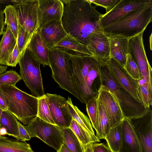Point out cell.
<instances>
[{
	"label": "cell",
	"mask_w": 152,
	"mask_h": 152,
	"mask_svg": "<svg viewBox=\"0 0 152 152\" xmlns=\"http://www.w3.org/2000/svg\"><path fill=\"white\" fill-rule=\"evenodd\" d=\"M103 14L88 0H70L64 6L62 23L68 34L87 45L92 33L103 31Z\"/></svg>",
	"instance_id": "obj_1"
},
{
	"label": "cell",
	"mask_w": 152,
	"mask_h": 152,
	"mask_svg": "<svg viewBox=\"0 0 152 152\" xmlns=\"http://www.w3.org/2000/svg\"><path fill=\"white\" fill-rule=\"evenodd\" d=\"M70 56L73 86L83 103L86 104L89 99L97 94L93 84L99 76V64L92 56Z\"/></svg>",
	"instance_id": "obj_2"
},
{
	"label": "cell",
	"mask_w": 152,
	"mask_h": 152,
	"mask_svg": "<svg viewBox=\"0 0 152 152\" xmlns=\"http://www.w3.org/2000/svg\"><path fill=\"white\" fill-rule=\"evenodd\" d=\"M106 63H98V77L101 85L106 87L116 96L124 118L134 120L145 116L151 109L145 108L121 87L110 72Z\"/></svg>",
	"instance_id": "obj_3"
},
{
	"label": "cell",
	"mask_w": 152,
	"mask_h": 152,
	"mask_svg": "<svg viewBox=\"0 0 152 152\" xmlns=\"http://www.w3.org/2000/svg\"><path fill=\"white\" fill-rule=\"evenodd\" d=\"M152 20V2L132 11L103 28L106 35L130 39L144 32Z\"/></svg>",
	"instance_id": "obj_4"
},
{
	"label": "cell",
	"mask_w": 152,
	"mask_h": 152,
	"mask_svg": "<svg viewBox=\"0 0 152 152\" xmlns=\"http://www.w3.org/2000/svg\"><path fill=\"white\" fill-rule=\"evenodd\" d=\"M7 110L24 125H28L37 113L38 98L15 86L1 85Z\"/></svg>",
	"instance_id": "obj_5"
},
{
	"label": "cell",
	"mask_w": 152,
	"mask_h": 152,
	"mask_svg": "<svg viewBox=\"0 0 152 152\" xmlns=\"http://www.w3.org/2000/svg\"><path fill=\"white\" fill-rule=\"evenodd\" d=\"M48 56L52 76L55 81L60 88L69 92L83 103L73 86L70 55L63 50L53 48L49 49Z\"/></svg>",
	"instance_id": "obj_6"
},
{
	"label": "cell",
	"mask_w": 152,
	"mask_h": 152,
	"mask_svg": "<svg viewBox=\"0 0 152 152\" xmlns=\"http://www.w3.org/2000/svg\"><path fill=\"white\" fill-rule=\"evenodd\" d=\"M22 79L33 96L45 95L40 66V63L27 46L19 63Z\"/></svg>",
	"instance_id": "obj_7"
},
{
	"label": "cell",
	"mask_w": 152,
	"mask_h": 152,
	"mask_svg": "<svg viewBox=\"0 0 152 152\" xmlns=\"http://www.w3.org/2000/svg\"><path fill=\"white\" fill-rule=\"evenodd\" d=\"M25 127L31 138H38L57 151L63 144V137L60 128L38 117H35Z\"/></svg>",
	"instance_id": "obj_8"
},
{
	"label": "cell",
	"mask_w": 152,
	"mask_h": 152,
	"mask_svg": "<svg viewBox=\"0 0 152 152\" xmlns=\"http://www.w3.org/2000/svg\"><path fill=\"white\" fill-rule=\"evenodd\" d=\"M20 25L33 35L39 28L38 0H12Z\"/></svg>",
	"instance_id": "obj_9"
},
{
	"label": "cell",
	"mask_w": 152,
	"mask_h": 152,
	"mask_svg": "<svg viewBox=\"0 0 152 152\" xmlns=\"http://www.w3.org/2000/svg\"><path fill=\"white\" fill-rule=\"evenodd\" d=\"M143 32L129 39V53L137 64L145 82L152 87V69L147 57L143 42Z\"/></svg>",
	"instance_id": "obj_10"
},
{
	"label": "cell",
	"mask_w": 152,
	"mask_h": 152,
	"mask_svg": "<svg viewBox=\"0 0 152 152\" xmlns=\"http://www.w3.org/2000/svg\"><path fill=\"white\" fill-rule=\"evenodd\" d=\"M50 113L56 125L60 128L69 127L72 119L67 100L56 94H45Z\"/></svg>",
	"instance_id": "obj_11"
},
{
	"label": "cell",
	"mask_w": 152,
	"mask_h": 152,
	"mask_svg": "<svg viewBox=\"0 0 152 152\" xmlns=\"http://www.w3.org/2000/svg\"><path fill=\"white\" fill-rule=\"evenodd\" d=\"M96 97L105 110L111 128L118 125L124 119L118 100L114 94L100 85Z\"/></svg>",
	"instance_id": "obj_12"
},
{
	"label": "cell",
	"mask_w": 152,
	"mask_h": 152,
	"mask_svg": "<svg viewBox=\"0 0 152 152\" xmlns=\"http://www.w3.org/2000/svg\"><path fill=\"white\" fill-rule=\"evenodd\" d=\"M106 64L110 72L121 87L142 104L138 93L139 80L133 79L124 67L112 58L110 57Z\"/></svg>",
	"instance_id": "obj_13"
},
{
	"label": "cell",
	"mask_w": 152,
	"mask_h": 152,
	"mask_svg": "<svg viewBox=\"0 0 152 152\" xmlns=\"http://www.w3.org/2000/svg\"><path fill=\"white\" fill-rule=\"evenodd\" d=\"M152 2L151 0H120L110 11L102 15L101 22L103 28L129 12Z\"/></svg>",
	"instance_id": "obj_14"
},
{
	"label": "cell",
	"mask_w": 152,
	"mask_h": 152,
	"mask_svg": "<svg viewBox=\"0 0 152 152\" xmlns=\"http://www.w3.org/2000/svg\"><path fill=\"white\" fill-rule=\"evenodd\" d=\"M131 121L138 138L141 152H152L151 109L144 117Z\"/></svg>",
	"instance_id": "obj_15"
},
{
	"label": "cell",
	"mask_w": 152,
	"mask_h": 152,
	"mask_svg": "<svg viewBox=\"0 0 152 152\" xmlns=\"http://www.w3.org/2000/svg\"><path fill=\"white\" fill-rule=\"evenodd\" d=\"M39 28L45 24L61 20L64 4L60 0H38Z\"/></svg>",
	"instance_id": "obj_16"
},
{
	"label": "cell",
	"mask_w": 152,
	"mask_h": 152,
	"mask_svg": "<svg viewBox=\"0 0 152 152\" xmlns=\"http://www.w3.org/2000/svg\"><path fill=\"white\" fill-rule=\"evenodd\" d=\"M87 46L89 51L97 60L107 61L110 58V43L103 31L92 33Z\"/></svg>",
	"instance_id": "obj_17"
},
{
	"label": "cell",
	"mask_w": 152,
	"mask_h": 152,
	"mask_svg": "<svg viewBox=\"0 0 152 152\" xmlns=\"http://www.w3.org/2000/svg\"><path fill=\"white\" fill-rule=\"evenodd\" d=\"M38 30L42 39L49 49L53 48L68 34L63 27L61 20L48 23Z\"/></svg>",
	"instance_id": "obj_18"
},
{
	"label": "cell",
	"mask_w": 152,
	"mask_h": 152,
	"mask_svg": "<svg viewBox=\"0 0 152 152\" xmlns=\"http://www.w3.org/2000/svg\"><path fill=\"white\" fill-rule=\"evenodd\" d=\"M122 138L119 152H141L135 131L131 120L124 118L122 121Z\"/></svg>",
	"instance_id": "obj_19"
},
{
	"label": "cell",
	"mask_w": 152,
	"mask_h": 152,
	"mask_svg": "<svg viewBox=\"0 0 152 152\" xmlns=\"http://www.w3.org/2000/svg\"><path fill=\"white\" fill-rule=\"evenodd\" d=\"M106 35L110 43V57L124 67L126 56L129 53V39L117 36Z\"/></svg>",
	"instance_id": "obj_20"
},
{
	"label": "cell",
	"mask_w": 152,
	"mask_h": 152,
	"mask_svg": "<svg viewBox=\"0 0 152 152\" xmlns=\"http://www.w3.org/2000/svg\"><path fill=\"white\" fill-rule=\"evenodd\" d=\"M53 48L62 50L73 56H92L86 45L81 43L68 34L57 43Z\"/></svg>",
	"instance_id": "obj_21"
},
{
	"label": "cell",
	"mask_w": 152,
	"mask_h": 152,
	"mask_svg": "<svg viewBox=\"0 0 152 152\" xmlns=\"http://www.w3.org/2000/svg\"><path fill=\"white\" fill-rule=\"evenodd\" d=\"M27 46L41 64L50 66L49 49L42 39L38 29L33 34Z\"/></svg>",
	"instance_id": "obj_22"
},
{
	"label": "cell",
	"mask_w": 152,
	"mask_h": 152,
	"mask_svg": "<svg viewBox=\"0 0 152 152\" xmlns=\"http://www.w3.org/2000/svg\"><path fill=\"white\" fill-rule=\"evenodd\" d=\"M67 101L68 108L72 119L85 129L88 134L93 142H100V140L95 134L90 119L76 106L73 104L71 98L68 97Z\"/></svg>",
	"instance_id": "obj_23"
},
{
	"label": "cell",
	"mask_w": 152,
	"mask_h": 152,
	"mask_svg": "<svg viewBox=\"0 0 152 152\" xmlns=\"http://www.w3.org/2000/svg\"><path fill=\"white\" fill-rule=\"evenodd\" d=\"M17 39L9 28L7 26L0 41V64L7 66L9 56L13 50Z\"/></svg>",
	"instance_id": "obj_24"
},
{
	"label": "cell",
	"mask_w": 152,
	"mask_h": 152,
	"mask_svg": "<svg viewBox=\"0 0 152 152\" xmlns=\"http://www.w3.org/2000/svg\"><path fill=\"white\" fill-rule=\"evenodd\" d=\"M0 152H34L25 142L0 137Z\"/></svg>",
	"instance_id": "obj_25"
},
{
	"label": "cell",
	"mask_w": 152,
	"mask_h": 152,
	"mask_svg": "<svg viewBox=\"0 0 152 152\" xmlns=\"http://www.w3.org/2000/svg\"><path fill=\"white\" fill-rule=\"evenodd\" d=\"M97 112L96 136L99 140L105 139L111 128L105 110L101 102L97 97Z\"/></svg>",
	"instance_id": "obj_26"
},
{
	"label": "cell",
	"mask_w": 152,
	"mask_h": 152,
	"mask_svg": "<svg viewBox=\"0 0 152 152\" xmlns=\"http://www.w3.org/2000/svg\"><path fill=\"white\" fill-rule=\"evenodd\" d=\"M18 122L15 116L8 110L2 111L0 118V126L5 129L6 134L17 139L19 134Z\"/></svg>",
	"instance_id": "obj_27"
},
{
	"label": "cell",
	"mask_w": 152,
	"mask_h": 152,
	"mask_svg": "<svg viewBox=\"0 0 152 152\" xmlns=\"http://www.w3.org/2000/svg\"><path fill=\"white\" fill-rule=\"evenodd\" d=\"M122 121L115 126L111 128L105 136L108 146L113 152H119L122 141Z\"/></svg>",
	"instance_id": "obj_28"
},
{
	"label": "cell",
	"mask_w": 152,
	"mask_h": 152,
	"mask_svg": "<svg viewBox=\"0 0 152 152\" xmlns=\"http://www.w3.org/2000/svg\"><path fill=\"white\" fill-rule=\"evenodd\" d=\"M64 145L71 152H83L82 145L76 135L69 128H60Z\"/></svg>",
	"instance_id": "obj_29"
},
{
	"label": "cell",
	"mask_w": 152,
	"mask_h": 152,
	"mask_svg": "<svg viewBox=\"0 0 152 152\" xmlns=\"http://www.w3.org/2000/svg\"><path fill=\"white\" fill-rule=\"evenodd\" d=\"M3 12L5 15V25H7V26L17 39L19 25L14 7L10 4L6 5L3 10Z\"/></svg>",
	"instance_id": "obj_30"
},
{
	"label": "cell",
	"mask_w": 152,
	"mask_h": 152,
	"mask_svg": "<svg viewBox=\"0 0 152 152\" xmlns=\"http://www.w3.org/2000/svg\"><path fill=\"white\" fill-rule=\"evenodd\" d=\"M138 93L142 104L146 108H150L152 104V87L142 79L138 81Z\"/></svg>",
	"instance_id": "obj_31"
},
{
	"label": "cell",
	"mask_w": 152,
	"mask_h": 152,
	"mask_svg": "<svg viewBox=\"0 0 152 152\" xmlns=\"http://www.w3.org/2000/svg\"><path fill=\"white\" fill-rule=\"evenodd\" d=\"M38 98V109L37 116L46 122L56 125L51 115L46 101L45 95Z\"/></svg>",
	"instance_id": "obj_32"
},
{
	"label": "cell",
	"mask_w": 152,
	"mask_h": 152,
	"mask_svg": "<svg viewBox=\"0 0 152 152\" xmlns=\"http://www.w3.org/2000/svg\"><path fill=\"white\" fill-rule=\"evenodd\" d=\"M69 128L78 138L81 145H86L92 142L89 135L85 129L73 119Z\"/></svg>",
	"instance_id": "obj_33"
},
{
	"label": "cell",
	"mask_w": 152,
	"mask_h": 152,
	"mask_svg": "<svg viewBox=\"0 0 152 152\" xmlns=\"http://www.w3.org/2000/svg\"><path fill=\"white\" fill-rule=\"evenodd\" d=\"M21 79L20 75L15 71L11 69L0 74V85L15 86Z\"/></svg>",
	"instance_id": "obj_34"
},
{
	"label": "cell",
	"mask_w": 152,
	"mask_h": 152,
	"mask_svg": "<svg viewBox=\"0 0 152 152\" xmlns=\"http://www.w3.org/2000/svg\"><path fill=\"white\" fill-rule=\"evenodd\" d=\"M86 105V110L92 127L96 129L97 100L96 96L89 99Z\"/></svg>",
	"instance_id": "obj_35"
},
{
	"label": "cell",
	"mask_w": 152,
	"mask_h": 152,
	"mask_svg": "<svg viewBox=\"0 0 152 152\" xmlns=\"http://www.w3.org/2000/svg\"><path fill=\"white\" fill-rule=\"evenodd\" d=\"M124 68L128 73L134 79L139 80L142 79L137 66L129 54L126 56V60Z\"/></svg>",
	"instance_id": "obj_36"
},
{
	"label": "cell",
	"mask_w": 152,
	"mask_h": 152,
	"mask_svg": "<svg viewBox=\"0 0 152 152\" xmlns=\"http://www.w3.org/2000/svg\"><path fill=\"white\" fill-rule=\"evenodd\" d=\"M19 25L17 43L19 51L22 56L33 35L29 34Z\"/></svg>",
	"instance_id": "obj_37"
},
{
	"label": "cell",
	"mask_w": 152,
	"mask_h": 152,
	"mask_svg": "<svg viewBox=\"0 0 152 152\" xmlns=\"http://www.w3.org/2000/svg\"><path fill=\"white\" fill-rule=\"evenodd\" d=\"M91 3L104 8L107 13L110 11L120 0H88Z\"/></svg>",
	"instance_id": "obj_38"
},
{
	"label": "cell",
	"mask_w": 152,
	"mask_h": 152,
	"mask_svg": "<svg viewBox=\"0 0 152 152\" xmlns=\"http://www.w3.org/2000/svg\"><path fill=\"white\" fill-rule=\"evenodd\" d=\"M22 56L17 43L13 50L8 58L7 62V66L12 67L16 66L17 64L18 63Z\"/></svg>",
	"instance_id": "obj_39"
},
{
	"label": "cell",
	"mask_w": 152,
	"mask_h": 152,
	"mask_svg": "<svg viewBox=\"0 0 152 152\" xmlns=\"http://www.w3.org/2000/svg\"><path fill=\"white\" fill-rule=\"evenodd\" d=\"M18 123L19 126V134L17 140L24 142L30 140L31 138L28 133L25 126L22 125L18 121Z\"/></svg>",
	"instance_id": "obj_40"
},
{
	"label": "cell",
	"mask_w": 152,
	"mask_h": 152,
	"mask_svg": "<svg viewBox=\"0 0 152 152\" xmlns=\"http://www.w3.org/2000/svg\"><path fill=\"white\" fill-rule=\"evenodd\" d=\"M92 148L93 152H113L109 147L104 143H93Z\"/></svg>",
	"instance_id": "obj_41"
},
{
	"label": "cell",
	"mask_w": 152,
	"mask_h": 152,
	"mask_svg": "<svg viewBox=\"0 0 152 152\" xmlns=\"http://www.w3.org/2000/svg\"><path fill=\"white\" fill-rule=\"evenodd\" d=\"M4 19L3 10L0 8V36L3 34L4 32V29L5 25Z\"/></svg>",
	"instance_id": "obj_42"
},
{
	"label": "cell",
	"mask_w": 152,
	"mask_h": 152,
	"mask_svg": "<svg viewBox=\"0 0 152 152\" xmlns=\"http://www.w3.org/2000/svg\"><path fill=\"white\" fill-rule=\"evenodd\" d=\"M0 108L3 110H7V108L2 91L0 88Z\"/></svg>",
	"instance_id": "obj_43"
},
{
	"label": "cell",
	"mask_w": 152,
	"mask_h": 152,
	"mask_svg": "<svg viewBox=\"0 0 152 152\" xmlns=\"http://www.w3.org/2000/svg\"><path fill=\"white\" fill-rule=\"evenodd\" d=\"M91 142L86 145H82L83 152H93L92 148V144Z\"/></svg>",
	"instance_id": "obj_44"
},
{
	"label": "cell",
	"mask_w": 152,
	"mask_h": 152,
	"mask_svg": "<svg viewBox=\"0 0 152 152\" xmlns=\"http://www.w3.org/2000/svg\"><path fill=\"white\" fill-rule=\"evenodd\" d=\"M57 151V152H71L63 144L61 145L60 148Z\"/></svg>",
	"instance_id": "obj_45"
},
{
	"label": "cell",
	"mask_w": 152,
	"mask_h": 152,
	"mask_svg": "<svg viewBox=\"0 0 152 152\" xmlns=\"http://www.w3.org/2000/svg\"><path fill=\"white\" fill-rule=\"evenodd\" d=\"M12 3L11 0H0V8L2 6Z\"/></svg>",
	"instance_id": "obj_46"
},
{
	"label": "cell",
	"mask_w": 152,
	"mask_h": 152,
	"mask_svg": "<svg viewBox=\"0 0 152 152\" xmlns=\"http://www.w3.org/2000/svg\"><path fill=\"white\" fill-rule=\"evenodd\" d=\"M7 68V66L2 65L0 64V74L5 71Z\"/></svg>",
	"instance_id": "obj_47"
},
{
	"label": "cell",
	"mask_w": 152,
	"mask_h": 152,
	"mask_svg": "<svg viewBox=\"0 0 152 152\" xmlns=\"http://www.w3.org/2000/svg\"><path fill=\"white\" fill-rule=\"evenodd\" d=\"M150 47L151 50H152V33L149 37Z\"/></svg>",
	"instance_id": "obj_48"
},
{
	"label": "cell",
	"mask_w": 152,
	"mask_h": 152,
	"mask_svg": "<svg viewBox=\"0 0 152 152\" xmlns=\"http://www.w3.org/2000/svg\"><path fill=\"white\" fill-rule=\"evenodd\" d=\"M3 111V110L1 108H0V118Z\"/></svg>",
	"instance_id": "obj_49"
},
{
	"label": "cell",
	"mask_w": 152,
	"mask_h": 152,
	"mask_svg": "<svg viewBox=\"0 0 152 152\" xmlns=\"http://www.w3.org/2000/svg\"><path fill=\"white\" fill-rule=\"evenodd\" d=\"M1 127L0 126V137L1 135Z\"/></svg>",
	"instance_id": "obj_50"
}]
</instances>
